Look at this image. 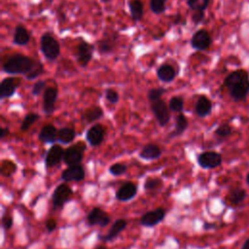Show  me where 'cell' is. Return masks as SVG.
<instances>
[{
  "label": "cell",
  "instance_id": "obj_19",
  "mask_svg": "<svg viewBox=\"0 0 249 249\" xmlns=\"http://www.w3.org/2000/svg\"><path fill=\"white\" fill-rule=\"evenodd\" d=\"M162 155V150L155 143L146 144L139 153V157L145 160H153L159 159Z\"/></svg>",
  "mask_w": 249,
  "mask_h": 249
},
{
  "label": "cell",
  "instance_id": "obj_33",
  "mask_svg": "<svg viewBox=\"0 0 249 249\" xmlns=\"http://www.w3.org/2000/svg\"><path fill=\"white\" fill-rule=\"evenodd\" d=\"M162 185V182L160 178L149 177L144 182V190L145 191H153L160 188Z\"/></svg>",
  "mask_w": 249,
  "mask_h": 249
},
{
  "label": "cell",
  "instance_id": "obj_24",
  "mask_svg": "<svg viewBox=\"0 0 249 249\" xmlns=\"http://www.w3.org/2000/svg\"><path fill=\"white\" fill-rule=\"evenodd\" d=\"M76 137V131L73 127L63 126L58 129L57 141L61 144H70Z\"/></svg>",
  "mask_w": 249,
  "mask_h": 249
},
{
  "label": "cell",
  "instance_id": "obj_32",
  "mask_svg": "<svg viewBox=\"0 0 249 249\" xmlns=\"http://www.w3.org/2000/svg\"><path fill=\"white\" fill-rule=\"evenodd\" d=\"M232 133V127L229 124H222L215 129V135L220 138H227Z\"/></svg>",
  "mask_w": 249,
  "mask_h": 249
},
{
  "label": "cell",
  "instance_id": "obj_13",
  "mask_svg": "<svg viewBox=\"0 0 249 249\" xmlns=\"http://www.w3.org/2000/svg\"><path fill=\"white\" fill-rule=\"evenodd\" d=\"M211 43H212L211 36L205 29L197 30L191 39L192 47L198 51H204L208 49Z\"/></svg>",
  "mask_w": 249,
  "mask_h": 249
},
{
  "label": "cell",
  "instance_id": "obj_29",
  "mask_svg": "<svg viewBox=\"0 0 249 249\" xmlns=\"http://www.w3.org/2000/svg\"><path fill=\"white\" fill-rule=\"evenodd\" d=\"M39 115L36 113H28L23 120L21 121L20 124V130L21 131H27L29 129V127L39 119Z\"/></svg>",
  "mask_w": 249,
  "mask_h": 249
},
{
  "label": "cell",
  "instance_id": "obj_45",
  "mask_svg": "<svg viewBox=\"0 0 249 249\" xmlns=\"http://www.w3.org/2000/svg\"><path fill=\"white\" fill-rule=\"evenodd\" d=\"M215 226H214V224H211V223H208V222H205L204 224H203V229L205 230V231H208V230H210V229H212V228H214Z\"/></svg>",
  "mask_w": 249,
  "mask_h": 249
},
{
  "label": "cell",
  "instance_id": "obj_35",
  "mask_svg": "<svg viewBox=\"0 0 249 249\" xmlns=\"http://www.w3.org/2000/svg\"><path fill=\"white\" fill-rule=\"evenodd\" d=\"M166 0H150V8L153 13L160 15L165 11Z\"/></svg>",
  "mask_w": 249,
  "mask_h": 249
},
{
  "label": "cell",
  "instance_id": "obj_23",
  "mask_svg": "<svg viewBox=\"0 0 249 249\" xmlns=\"http://www.w3.org/2000/svg\"><path fill=\"white\" fill-rule=\"evenodd\" d=\"M104 115L103 109L99 106H91L86 109L82 115V120L88 124H91L99 119H101Z\"/></svg>",
  "mask_w": 249,
  "mask_h": 249
},
{
  "label": "cell",
  "instance_id": "obj_1",
  "mask_svg": "<svg viewBox=\"0 0 249 249\" xmlns=\"http://www.w3.org/2000/svg\"><path fill=\"white\" fill-rule=\"evenodd\" d=\"M224 86L229 89L231 97L234 101H243L249 92V75L244 69L231 72L224 80Z\"/></svg>",
  "mask_w": 249,
  "mask_h": 249
},
{
  "label": "cell",
  "instance_id": "obj_7",
  "mask_svg": "<svg viewBox=\"0 0 249 249\" xmlns=\"http://www.w3.org/2000/svg\"><path fill=\"white\" fill-rule=\"evenodd\" d=\"M151 110L160 126H166L170 121L169 107L162 99L151 102Z\"/></svg>",
  "mask_w": 249,
  "mask_h": 249
},
{
  "label": "cell",
  "instance_id": "obj_30",
  "mask_svg": "<svg viewBox=\"0 0 249 249\" xmlns=\"http://www.w3.org/2000/svg\"><path fill=\"white\" fill-rule=\"evenodd\" d=\"M168 107L172 112L181 113L184 109V99L181 96H173L169 100Z\"/></svg>",
  "mask_w": 249,
  "mask_h": 249
},
{
  "label": "cell",
  "instance_id": "obj_27",
  "mask_svg": "<svg viewBox=\"0 0 249 249\" xmlns=\"http://www.w3.org/2000/svg\"><path fill=\"white\" fill-rule=\"evenodd\" d=\"M188 125H189L188 119L185 117V115H183V114L180 113V114L176 117L174 130H173V132L170 133V137L180 136L182 133H184V132L186 131V129L188 128Z\"/></svg>",
  "mask_w": 249,
  "mask_h": 249
},
{
  "label": "cell",
  "instance_id": "obj_26",
  "mask_svg": "<svg viewBox=\"0 0 249 249\" xmlns=\"http://www.w3.org/2000/svg\"><path fill=\"white\" fill-rule=\"evenodd\" d=\"M246 197V192L242 188H234L230 191V193L227 196V200L231 205H238L242 201H244Z\"/></svg>",
  "mask_w": 249,
  "mask_h": 249
},
{
  "label": "cell",
  "instance_id": "obj_5",
  "mask_svg": "<svg viewBox=\"0 0 249 249\" xmlns=\"http://www.w3.org/2000/svg\"><path fill=\"white\" fill-rule=\"evenodd\" d=\"M73 191L66 183L59 184L52 196L53 209H62L64 205L72 199Z\"/></svg>",
  "mask_w": 249,
  "mask_h": 249
},
{
  "label": "cell",
  "instance_id": "obj_21",
  "mask_svg": "<svg viewBox=\"0 0 249 249\" xmlns=\"http://www.w3.org/2000/svg\"><path fill=\"white\" fill-rule=\"evenodd\" d=\"M195 112L200 118H204V117H207L208 115H210L212 112L211 100L205 95H200L196 103Z\"/></svg>",
  "mask_w": 249,
  "mask_h": 249
},
{
  "label": "cell",
  "instance_id": "obj_31",
  "mask_svg": "<svg viewBox=\"0 0 249 249\" xmlns=\"http://www.w3.org/2000/svg\"><path fill=\"white\" fill-rule=\"evenodd\" d=\"M210 3V0H187L190 9L195 11H205Z\"/></svg>",
  "mask_w": 249,
  "mask_h": 249
},
{
  "label": "cell",
  "instance_id": "obj_28",
  "mask_svg": "<svg viewBox=\"0 0 249 249\" xmlns=\"http://www.w3.org/2000/svg\"><path fill=\"white\" fill-rule=\"evenodd\" d=\"M128 8L131 18L134 21H138L143 17V3L141 0H129Z\"/></svg>",
  "mask_w": 249,
  "mask_h": 249
},
{
  "label": "cell",
  "instance_id": "obj_41",
  "mask_svg": "<svg viewBox=\"0 0 249 249\" xmlns=\"http://www.w3.org/2000/svg\"><path fill=\"white\" fill-rule=\"evenodd\" d=\"M42 72H43V66L41 65V63H38L37 66H36L31 72H29V73L26 75V78H27L28 80H33V79L37 78L38 76H40V75L42 74Z\"/></svg>",
  "mask_w": 249,
  "mask_h": 249
},
{
  "label": "cell",
  "instance_id": "obj_46",
  "mask_svg": "<svg viewBox=\"0 0 249 249\" xmlns=\"http://www.w3.org/2000/svg\"><path fill=\"white\" fill-rule=\"evenodd\" d=\"M241 249H249V237L244 241Z\"/></svg>",
  "mask_w": 249,
  "mask_h": 249
},
{
  "label": "cell",
  "instance_id": "obj_8",
  "mask_svg": "<svg viewBox=\"0 0 249 249\" xmlns=\"http://www.w3.org/2000/svg\"><path fill=\"white\" fill-rule=\"evenodd\" d=\"M165 216H166L165 209H163L162 207H159L144 213L139 220V224L143 227H148V228L155 227L158 224H160L165 218Z\"/></svg>",
  "mask_w": 249,
  "mask_h": 249
},
{
  "label": "cell",
  "instance_id": "obj_4",
  "mask_svg": "<svg viewBox=\"0 0 249 249\" xmlns=\"http://www.w3.org/2000/svg\"><path fill=\"white\" fill-rule=\"evenodd\" d=\"M40 49L45 57L49 60H54L60 53V47L56 39L50 33L42 35L40 40Z\"/></svg>",
  "mask_w": 249,
  "mask_h": 249
},
{
  "label": "cell",
  "instance_id": "obj_44",
  "mask_svg": "<svg viewBox=\"0 0 249 249\" xmlns=\"http://www.w3.org/2000/svg\"><path fill=\"white\" fill-rule=\"evenodd\" d=\"M8 133H9V129L7 127H2L1 132H0V137L4 138Z\"/></svg>",
  "mask_w": 249,
  "mask_h": 249
},
{
  "label": "cell",
  "instance_id": "obj_34",
  "mask_svg": "<svg viewBox=\"0 0 249 249\" xmlns=\"http://www.w3.org/2000/svg\"><path fill=\"white\" fill-rule=\"evenodd\" d=\"M127 170V165L122 162H116L110 165L109 167V172L113 176H120L124 173H125Z\"/></svg>",
  "mask_w": 249,
  "mask_h": 249
},
{
  "label": "cell",
  "instance_id": "obj_10",
  "mask_svg": "<svg viewBox=\"0 0 249 249\" xmlns=\"http://www.w3.org/2000/svg\"><path fill=\"white\" fill-rule=\"evenodd\" d=\"M110 221V216L99 207H93L87 216V223L89 227L99 226L104 228L109 225Z\"/></svg>",
  "mask_w": 249,
  "mask_h": 249
},
{
  "label": "cell",
  "instance_id": "obj_42",
  "mask_svg": "<svg viewBox=\"0 0 249 249\" xmlns=\"http://www.w3.org/2000/svg\"><path fill=\"white\" fill-rule=\"evenodd\" d=\"M57 228V222L55 219L53 218H50L46 221V230L49 233L53 232L55 231V229Z\"/></svg>",
  "mask_w": 249,
  "mask_h": 249
},
{
  "label": "cell",
  "instance_id": "obj_25",
  "mask_svg": "<svg viewBox=\"0 0 249 249\" xmlns=\"http://www.w3.org/2000/svg\"><path fill=\"white\" fill-rule=\"evenodd\" d=\"M30 41V33L22 25H18L14 33V43L18 46H24Z\"/></svg>",
  "mask_w": 249,
  "mask_h": 249
},
{
  "label": "cell",
  "instance_id": "obj_6",
  "mask_svg": "<svg viewBox=\"0 0 249 249\" xmlns=\"http://www.w3.org/2000/svg\"><path fill=\"white\" fill-rule=\"evenodd\" d=\"M196 161L203 169H213L221 165L223 158L221 154L215 151H205L197 156Z\"/></svg>",
  "mask_w": 249,
  "mask_h": 249
},
{
  "label": "cell",
  "instance_id": "obj_2",
  "mask_svg": "<svg viewBox=\"0 0 249 249\" xmlns=\"http://www.w3.org/2000/svg\"><path fill=\"white\" fill-rule=\"evenodd\" d=\"M38 63L31 57L17 53L10 56L3 64V71L8 74H28L31 72Z\"/></svg>",
  "mask_w": 249,
  "mask_h": 249
},
{
  "label": "cell",
  "instance_id": "obj_16",
  "mask_svg": "<svg viewBox=\"0 0 249 249\" xmlns=\"http://www.w3.org/2000/svg\"><path fill=\"white\" fill-rule=\"evenodd\" d=\"M137 195V186L133 182H125L124 183L116 192V198L119 201H129L135 197Z\"/></svg>",
  "mask_w": 249,
  "mask_h": 249
},
{
  "label": "cell",
  "instance_id": "obj_48",
  "mask_svg": "<svg viewBox=\"0 0 249 249\" xmlns=\"http://www.w3.org/2000/svg\"><path fill=\"white\" fill-rule=\"evenodd\" d=\"M245 181H246V183L249 185V172L247 173V175H246V177H245Z\"/></svg>",
  "mask_w": 249,
  "mask_h": 249
},
{
  "label": "cell",
  "instance_id": "obj_15",
  "mask_svg": "<svg viewBox=\"0 0 249 249\" xmlns=\"http://www.w3.org/2000/svg\"><path fill=\"white\" fill-rule=\"evenodd\" d=\"M57 89L49 87L44 90L43 95V111L46 115H52L54 112V105L57 98Z\"/></svg>",
  "mask_w": 249,
  "mask_h": 249
},
{
  "label": "cell",
  "instance_id": "obj_18",
  "mask_svg": "<svg viewBox=\"0 0 249 249\" xmlns=\"http://www.w3.org/2000/svg\"><path fill=\"white\" fill-rule=\"evenodd\" d=\"M57 132L58 130L53 124H45L38 134V139L43 143L53 144L55 141H57Z\"/></svg>",
  "mask_w": 249,
  "mask_h": 249
},
{
  "label": "cell",
  "instance_id": "obj_12",
  "mask_svg": "<svg viewBox=\"0 0 249 249\" xmlns=\"http://www.w3.org/2000/svg\"><path fill=\"white\" fill-rule=\"evenodd\" d=\"M64 149L58 145L54 144L53 145L48 151L45 156V166L46 168L53 167L57 164H59L63 160L64 157Z\"/></svg>",
  "mask_w": 249,
  "mask_h": 249
},
{
  "label": "cell",
  "instance_id": "obj_17",
  "mask_svg": "<svg viewBox=\"0 0 249 249\" xmlns=\"http://www.w3.org/2000/svg\"><path fill=\"white\" fill-rule=\"evenodd\" d=\"M19 85V80L14 77H8L2 80L0 85V98H9L13 96Z\"/></svg>",
  "mask_w": 249,
  "mask_h": 249
},
{
  "label": "cell",
  "instance_id": "obj_14",
  "mask_svg": "<svg viewBox=\"0 0 249 249\" xmlns=\"http://www.w3.org/2000/svg\"><path fill=\"white\" fill-rule=\"evenodd\" d=\"M94 51V47L89 43L80 40V43L77 46V60L82 66L88 65V63L92 58V53Z\"/></svg>",
  "mask_w": 249,
  "mask_h": 249
},
{
  "label": "cell",
  "instance_id": "obj_22",
  "mask_svg": "<svg viewBox=\"0 0 249 249\" xmlns=\"http://www.w3.org/2000/svg\"><path fill=\"white\" fill-rule=\"evenodd\" d=\"M158 78L163 83L172 82L175 79L176 71L175 69L169 64H162L157 70Z\"/></svg>",
  "mask_w": 249,
  "mask_h": 249
},
{
  "label": "cell",
  "instance_id": "obj_40",
  "mask_svg": "<svg viewBox=\"0 0 249 249\" xmlns=\"http://www.w3.org/2000/svg\"><path fill=\"white\" fill-rule=\"evenodd\" d=\"M14 225L13 216L10 213H5L2 217V226L5 230H10Z\"/></svg>",
  "mask_w": 249,
  "mask_h": 249
},
{
  "label": "cell",
  "instance_id": "obj_49",
  "mask_svg": "<svg viewBox=\"0 0 249 249\" xmlns=\"http://www.w3.org/2000/svg\"><path fill=\"white\" fill-rule=\"evenodd\" d=\"M103 2H108V1H110V0H102Z\"/></svg>",
  "mask_w": 249,
  "mask_h": 249
},
{
  "label": "cell",
  "instance_id": "obj_43",
  "mask_svg": "<svg viewBox=\"0 0 249 249\" xmlns=\"http://www.w3.org/2000/svg\"><path fill=\"white\" fill-rule=\"evenodd\" d=\"M204 19V11H195L192 16V20L195 24L200 23Z\"/></svg>",
  "mask_w": 249,
  "mask_h": 249
},
{
  "label": "cell",
  "instance_id": "obj_36",
  "mask_svg": "<svg viewBox=\"0 0 249 249\" xmlns=\"http://www.w3.org/2000/svg\"><path fill=\"white\" fill-rule=\"evenodd\" d=\"M165 92V89L163 88H156V89H151L149 91H148V99L149 101L151 102H154V101H157L159 99H160V97L162 96V94Z\"/></svg>",
  "mask_w": 249,
  "mask_h": 249
},
{
  "label": "cell",
  "instance_id": "obj_3",
  "mask_svg": "<svg viewBox=\"0 0 249 249\" xmlns=\"http://www.w3.org/2000/svg\"><path fill=\"white\" fill-rule=\"evenodd\" d=\"M86 150H87V145L84 141H78L75 144L71 145L70 147L66 148L64 151V157H63L64 163L67 166L81 163Z\"/></svg>",
  "mask_w": 249,
  "mask_h": 249
},
{
  "label": "cell",
  "instance_id": "obj_47",
  "mask_svg": "<svg viewBox=\"0 0 249 249\" xmlns=\"http://www.w3.org/2000/svg\"><path fill=\"white\" fill-rule=\"evenodd\" d=\"M94 249H107L105 246H103V245H99V246H97V247H95Z\"/></svg>",
  "mask_w": 249,
  "mask_h": 249
},
{
  "label": "cell",
  "instance_id": "obj_11",
  "mask_svg": "<svg viewBox=\"0 0 249 249\" xmlns=\"http://www.w3.org/2000/svg\"><path fill=\"white\" fill-rule=\"evenodd\" d=\"M86 177V172L81 163L69 165L61 173V180L63 182H80Z\"/></svg>",
  "mask_w": 249,
  "mask_h": 249
},
{
  "label": "cell",
  "instance_id": "obj_20",
  "mask_svg": "<svg viewBox=\"0 0 249 249\" xmlns=\"http://www.w3.org/2000/svg\"><path fill=\"white\" fill-rule=\"evenodd\" d=\"M127 227V221L125 219H118L116 220L109 231L102 237H99V239H102L104 241H112L114 240L123 231L125 230Z\"/></svg>",
  "mask_w": 249,
  "mask_h": 249
},
{
  "label": "cell",
  "instance_id": "obj_9",
  "mask_svg": "<svg viewBox=\"0 0 249 249\" xmlns=\"http://www.w3.org/2000/svg\"><path fill=\"white\" fill-rule=\"evenodd\" d=\"M105 135L106 127L101 124H95L87 130L86 139L91 147H97L101 145Z\"/></svg>",
  "mask_w": 249,
  "mask_h": 249
},
{
  "label": "cell",
  "instance_id": "obj_37",
  "mask_svg": "<svg viewBox=\"0 0 249 249\" xmlns=\"http://www.w3.org/2000/svg\"><path fill=\"white\" fill-rule=\"evenodd\" d=\"M114 49V42L110 38L102 39L99 42V52L102 53H106L111 52Z\"/></svg>",
  "mask_w": 249,
  "mask_h": 249
},
{
  "label": "cell",
  "instance_id": "obj_39",
  "mask_svg": "<svg viewBox=\"0 0 249 249\" xmlns=\"http://www.w3.org/2000/svg\"><path fill=\"white\" fill-rule=\"evenodd\" d=\"M45 88H46V81H43V80L38 81V82H36V83L33 85L32 89H31V93H32L34 96L39 95V94L45 89Z\"/></svg>",
  "mask_w": 249,
  "mask_h": 249
},
{
  "label": "cell",
  "instance_id": "obj_38",
  "mask_svg": "<svg viewBox=\"0 0 249 249\" xmlns=\"http://www.w3.org/2000/svg\"><path fill=\"white\" fill-rule=\"evenodd\" d=\"M105 98L108 102H110L112 104H116V103H118L120 96H119L118 91H116L115 89H107L105 91Z\"/></svg>",
  "mask_w": 249,
  "mask_h": 249
}]
</instances>
